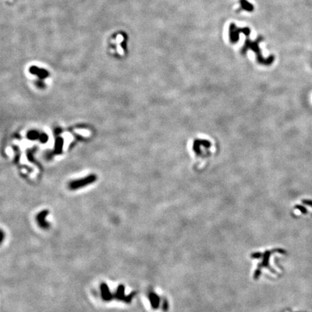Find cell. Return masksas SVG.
Instances as JSON below:
<instances>
[{"label": "cell", "instance_id": "cell-2", "mask_svg": "<svg viewBox=\"0 0 312 312\" xmlns=\"http://www.w3.org/2000/svg\"><path fill=\"white\" fill-rule=\"evenodd\" d=\"M48 213H49V212H48L47 210H44L43 211V212H40V213L38 214V217H37V218H38V220L39 222V223H40V225L41 226H44V227H46V222H45L44 220V218L46 217V216L47 215Z\"/></svg>", "mask_w": 312, "mask_h": 312}, {"label": "cell", "instance_id": "cell-4", "mask_svg": "<svg viewBox=\"0 0 312 312\" xmlns=\"http://www.w3.org/2000/svg\"><path fill=\"white\" fill-rule=\"evenodd\" d=\"M295 208H296V209H298V210H299L304 214L307 213V212H308V211H307V210H306V208H304V206H301V205H296V206H295Z\"/></svg>", "mask_w": 312, "mask_h": 312}, {"label": "cell", "instance_id": "cell-6", "mask_svg": "<svg viewBox=\"0 0 312 312\" xmlns=\"http://www.w3.org/2000/svg\"><path fill=\"white\" fill-rule=\"evenodd\" d=\"M302 202L305 205H308V206L312 207V199H304Z\"/></svg>", "mask_w": 312, "mask_h": 312}, {"label": "cell", "instance_id": "cell-1", "mask_svg": "<svg viewBox=\"0 0 312 312\" xmlns=\"http://www.w3.org/2000/svg\"><path fill=\"white\" fill-rule=\"evenodd\" d=\"M96 176L94 174H91L85 177V178H80V179L78 180H75V181H71V182L69 184V188L72 190L83 188V187L95 182V181H96Z\"/></svg>", "mask_w": 312, "mask_h": 312}, {"label": "cell", "instance_id": "cell-5", "mask_svg": "<svg viewBox=\"0 0 312 312\" xmlns=\"http://www.w3.org/2000/svg\"><path fill=\"white\" fill-rule=\"evenodd\" d=\"M38 134H37V132H30V134H28V137H30L31 139H36L38 136Z\"/></svg>", "mask_w": 312, "mask_h": 312}, {"label": "cell", "instance_id": "cell-3", "mask_svg": "<svg viewBox=\"0 0 312 312\" xmlns=\"http://www.w3.org/2000/svg\"><path fill=\"white\" fill-rule=\"evenodd\" d=\"M62 144L63 141L61 139V138H59V139H58L57 142L56 143V150L57 153H60L61 150V148H62Z\"/></svg>", "mask_w": 312, "mask_h": 312}]
</instances>
